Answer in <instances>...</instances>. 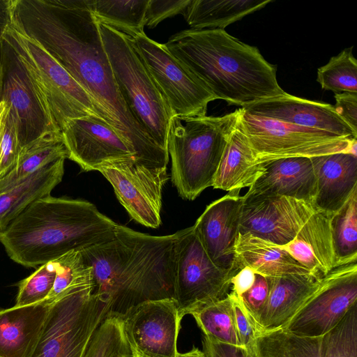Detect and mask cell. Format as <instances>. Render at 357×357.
<instances>
[{
	"label": "cell",
	"instance_id": "e0dca14e",
	"mask_svg": "<svg viewBox=\"0 0 357 357\" xmlns=\"http://www.w3.org/2000/svg\"><path fill=\"white\" fill-rule=\"evenodd\" d=\"M243 196L229 192L206 206L193 229L204 250L218 267L239 271L235 245L239 234Z\"/></svg>",
	"mask_w": 357,
	"mask_h": 357
},
{
	"label": "cell",
	"instance_id": "9c48e42d",
	"mask_svg": "<svg viewBox=\"0 0 357 357\" xmlns=\"http://www.w3.org/2000/svg\"><path fill=\"white\" fill-rule=\"evenodd\" d=\"M239 123L260 163L340 152L357 155V139L254 115L242 108Z\"/></svg>",
	"mask_w": 357,
	"mask_h": 357
},
{
	"label": "cell",
	"instance_id": "ba28073f",
	"mask_svg": "<svg viewBox=\"0 0 357 357\" xmlns=\"http://www.w3.org/2000/svg\"><path fill=\"white\" fill-rule=\"evenodd\" d=\"M93 272L51 303L29 357H84L109 307L93 293Z\"/></svg>",
	"mask_w": 357,
	"mask_h": 357
},
{
	"label": "cell",
	"instance_id": "2e32d148",
	"mask_svg": "<svg viewBox=\"0 0 357 357\" xmlns=\"http://www.w3.org/2000/svg\"><path fill=\"white\" fill-rule=\"evenodd\" d=\"M61 132L68 158L84 171H97L107 163L134 160V152L103 121L74 119L67 122Z\"/></svg>",
	"mask_w": 357,
	"mask_h": 357
},
{
	"label": "cell",
	"instance_id": "277c9868",
	"mask_svg": "<svg viewBox=\"0 0 357 357\" xmlns=\"http://www.w3.org/2000/svg\"><path fill=\"white\" fill-rule=\"evenodd\" d=\"M116 225L88 201L49 195L0 231V242L13 261L36 268L112 238Z\"/></svg>",
	"mask_w": 357,
	"mask_h": 357
},
{
	"label": "cell",
	"instance_id": "f6af8a7d",
	"mask_svg": "<svg viewBox=\"0 0 357 357\" xmlns=\"http://www.w3.org/2000/svg\"><path fill=\"white\" fill-rule=\"evenodd\" d=\"M9 111L8 104L3 100L0 101V144L3 136L6 117Z\"/></svg>",
	"mask_w": 357,
	"mask_h": 357
},
{
	"label": "cell",
	"instance_id": "d6a6232c",
	"mask_svg": "<svg viewBox=\"0 0 357 357\" xmlns=\"http://www.w3.org/2000/svg\"><path fill=\"white\" fill-rule=\"evenodd\" d=\"M191 314L204 337L220 342L241 346L235 324L230 294L218 301L198 308Z\"/></svg>",
	"mask_w": 357,
	"mask_h": 357
},
{
	"label": "cell",
	"instance_id": "8d00e7d4",
	"mask_svg": "<svg viewBox=\"0 0 357 357\" xmlns=\"http://www.w3.org/2000/svg\"><path fill=\"white\" fill-rule=\"evenodd\" d=\"M20 149L17 126L8 111L0 144V178L15 167Z\"/></svg>",
	"mask_w": 357,
	"mask_h": 357
},
{
	"label": "cell",
	"instance_id": "9a60e30c",
	"mask_svg": "<svg viewBox=\"0 0 357 357\" xmlns=\"http://www.w3.org/2000/svg\"><path fill=\"white\" fill-rule=\"evenodd\" d=\"M353 305L340 322L320 336L296 335L282 328L261 331L257 357H357V311Z\"/></svg>",
	"mask_w": 357,
	"mask_h": 357
},
{
	"label": "cell",
	"instance_id": "7a4b0ae2",
	"mask_svg": "<svg viewBox=\"0 0 357 357\" xmlns=\"http://www.w3.org/2000/svg\"><path fill=\"white\" fill-rule=\"evenodd\" d=\"M176 232L151 236L117 224L112 238L80 250L109 315L148 301L174 299Z\"/></svg>",
	"mask_w": 357,
	"mask_h": 357
},
{
	"label": "cell",
	"instance_id": "3957f363",
	"mask_svg": "<svg viewBox=\"0 0 357 357\" xmlns=\"http://www.w3.org/2000/svg\"><path fill=\"white\" fill-rule=\"evenodd\" d=\"M165 45L216 99L229 105L244 107L285 92L277 81L276 66L225 29L183 30Z\"/></svg>",
	"mask_w": 357,
	"mask_h": 357
},
{
	"label": "cell",
	"instance_id": "4dcf8cb0",
	"mask_svg": "<svg viewBox=\"0 0 357 357\" xmlns=\"http://www.w3.org/2000/svg\"><path fill=\"white\" fill-rule=\"evenodd\" d=\"M148 3L149 0H89L98 22L131 38L144 33Z\"/></svg>",
	"mask_w": 357,
	"mask_h": 357
},
{
	"label": "cell",
	"instance_id": "ffe728a7",
	"mask_svg": "<svg viewBox=\"0 0 357 357\" xmlns=\"http://www.w3.org/2000/svg\"><path fill=\"white\" fill-rule=\"evenodd\" d=\"M7 48L9 56L6 59L3 53L5 75L1 100L8 104L9 112L15 121L22 148L43 132L53 129L40 107L21 64Z\"/></svg>",
	"mask_w": 357,
	"mask_h": 357
},
{
	"label": "cell",
	"instance_id": "ee69618b",
	"mask_svg": "<svg viewBox=\"0 0 357 357\" xmlns=\"http://www.w3.org/2000/svg\"><path fill=\"white\" fill-rule=\"evenodd\" d=\"M10 1L0 0V47L3 44L2 35L10 21Z\"/></svg>",
	"mask_w": 357,
	"mask_h": 357
},
{
	"label": "cell",
	"instance_id": "ac0fdd59",
	"mask_svg": "<svg viewBox=\"0 0 357 357\" xmlns=\"http://www.w3.org/2000/svg\"><path fill=\"white\" fill-rule=\"evenodd\" d=\"M97 171L111 183L118 200L132 219L147 227L160 226L165 178L136 172L122 162L105 164Z\"/></svg>",
	"mask_w": 357,
	"mask_h": 357
},
{
	"label": "cell",
	"instance_id": "4fadbf2b",
	"mask_svg": "<svg viewBox=\"0 0 357 357\" xmlns=\"http://www.w3.org/2000/svg\"><path fill=\"white\" fill-rule=\"evenodd\" d=\"M132 357H176L181 317L174 299L148 301L121 317Z\"/></svg>",
	"mask_w": 357,
	"mask_h": 357
},
{
	"label": "cell",
	"instance_id": "5bb4252c",
	"mask_svg": "<svg viewBox=\"0 0 357 357\" xmlns=\"http://www.w3.org/2000/svg\"><path fill=\"white\" fill-rule=\"evenodd\" d=\"M303 200L277 195L243 196L239 234H250L282 246L291 242L316 212Z\"/></svg>",
	"mask_w": 357,
	"mask_h": 357
},
{
	"label": "cell",
	"instance_id": "d6986e66",
	"mask_svg": "<svg viewBox=\"0 0 357 357\" xmlns=\"http://www.w3.org/2000/svg\"><path fill=\"white\" fill-rule=\"evenodd\" d=\"M241 108L254 115L357 139V132L337 114L333 105L301 98L286 92Z\"/></svg>",
	"mask_w": 357,
	"mask_h": 357
},
{
	"label": "cell",
	"instance_id": "83f0119b",
	"mask_svg": "<svg viewBox=\"0 0 357 357\" xmlns=\"http://www.w3.org/2000/svg\"><path fill=\"white\" fill-rule=\"evenodd\" d=\"M64 160L60 159L41 168L0 193V231L34 201L50 195L63 178Z\"/></svg>",
	"mask_w": 357,
	"mask_h": 357
},
{
	"label": "cell",
	"instance_id": "484cf974",
	"mask_svg": "<svg viewBox=\"0 0 357 357\" xmlns=\"http://www.w3.org/2000/svg\"><path fill=\"white\" fill-rule=\"evenodd\" d=\"M264 163L257 160L239 120L223 152L213 188L238 192L252 186L264 172Z\"/></svg>",
	"mask_w": 357,
	"mask_h": 357
},
{
	"label": "cell",
	"instance_id": "7c38bea8",
	"mask_svg": "<svg viewBox=\"0 0 357 357\" xmlns=\"http://www.w3.org/2000/svg\"><path fill=\"white\" fill-rule=\"evenodd\" d=\"M357 301V261L338 266L321 278L317 289L282 328L315 337L335 327Z\"/></svg>",
	"mask_w": 357,
	"mask_h": 357
},
{
	"label": "cell",
	"instance_id": "d4e9b609",
	"mask_svg": "<svg viewBox=\"0 0 357 357\" xmlns=\"http://www.w3.org/2000/svg\"><path fill=\"white\" fill-rule=\"evenodd\" d=\"M51 303L0 309V357H29Z\"/></svg>",
	"mask_w": 357,
	"mask_h": 357
},
{
	"label": "cell",
	"instance_id": "f35d334b",
	"mask_svg": "<svg viewBox=\"0 0 357 357\" xmlns=\"http://www.w3.org/2000/svg\"><path fill=\"white\" fill-rule=\"evenodd\" d=\"M190 0H149L145 26L155 28L165 19L183 14Z\"/></svg>",
	"mask_w": 357,
	"mask_h": 357
},
{
	"label": "cell",
	"instance_id": "4316f807",
	"mask_svg": "<svg viewBox=\"0 0 357 357\" xmlns=\"http://www.w3.org/2000/svg\"><path fill=\"white\" fill-rule=\"evenodd\" d=\"M235 255L240 270L247 266L266 277L311 274L280 246L249 233L238 234Z\"/></svg>",
	"mask_w": 357,
	"mask_h": 357
},
{
	"label": "cell",
	"instance_id": "74e56055",
	"mask_svg": "<svg viewBox=\"0 0 357 357\" xmlns=\"http://www.w3.org/2000/svg\"><path fill=\"white\" fill-rule=\"evenodd\" d=\"M235 324L242 347L255 349V342L261 332L255 319L245 307L240 296L231 291Z\"/></svg>",
	"mask_w": 357,
	"mask_h": 357
},
{
	"label": "cell",
	"instance_id": "7402d4cb",
	"mask_svg": "<svg viewBox=\"0 0 357 357\" xmlns=\"http://www.w3.org/2000/svg\"><path fill=\"white\" fill-rule=\"evenodd\" d=\"M264 168L247 194L282 195L313 205L317 182L311 158H280L264 162Z\"/></svg>",
	"mask_w": 357,
	"mask_h": 357
},
{
	"label": "cell",
	"instance_id": "7bdbcfd3",
	"mask_svg": "<svg viewBox=\"0 0 357 357\" xmlns=\"http://www.w3.org/2000/svg\"><path fill=\"white\" fill-rule=\"evenodd\" d=\"M256 273L249 267H244L238 271L231 278V291L241 296L253 285Z\"/></svg>",
	"mask_w": 357,
	"mask_h": 357
},
{
	"label": "cell",
	"instance_id": "30bf717a",
	"mask_svg": "<svg viewBox=\"0 0 357 357\" xmlns=\"http://www.w3.org/2000/svg\"><path fill=\"white\" fill-rule=\"evenodd\" d=\"M236 271L216 266L204 250L193 227L176 231L174 300L181 317L225 298Z\"/></svg>",
	"mask_w": 357,
	"mask_h": 357
},
{
	"label": "cell",
	"instance_id": "8992f818",
	"mask_svg": "<svg viewBox=\"0 0 357 357\" xmlns=\"http://www.w3.org/2000/svg\"><path fill=\"white\" fill-rule=\"evenodd\" d=\"M241 108L220 116H205L169 123L167 150L172 181L181 197L192 201L213 186L227 142L236 127Z\"/></svg>",
	"mask_w": 357,
	"mask_h": 357
},
{
	"label": "cell",
	"instance_id": "44dd1931",
	"mask_svg": "<svg viewBox=\"0 0 357 357\" xmlns=\"http://www.w3.org/2000/svg\"><path fill=\"white\" fill-rule=\"evenodd\" d=\"M317 182L313 206L332 216L357 188V155L340 152L311 158Z\"/></svg>",
	"mask_w": 357,
	"mask_h": 357
},
{
	"label": "cell",
	"instance_id": "52a82bcc",
	"mask_svg": "<svg viewBox=\"0 0 357 357\" xmlns=\"http://www.w3.org/2000/svg\"><path fill=\"white\" fill-rule=\"evenodd\" d=\"M119 89L133 116L160 148L167 150L172 111L139 55L132 38L98 22Z\"/></svg>",
	"mask_w": 357,
	"mask_h": 357
},
{
	"label": "cell",
	"instance_id": "f546056e",
	"mask_svg": "<svg viewBox=\"0 0 357 357\" xmlns=\"http://www.w3.org/2000/svg\"><path fill=\"white\" fill-rule=\"evenodd\" d=\"M271 0H190L183 15L191 29H224Z\"/></svg>",
	"mask_w": 357,
	"mask_h": 357
},
{
	"label": "cell",
	"instance_id": "7dc6e473",
	"mask_svg": "<svg viewBox=\"0 0 357 357\" xmlns=\"http://www.w3.org/2000/svg\"><path fill=\"white\" fill-rule=\"evenodd\" d=\"M176 357H206L204 352L198 348L194 347L190 351L185 353H179Z\"/></svg>",
	"mask_w": 357,
	"mask_h": 357
},
{
	"label": "cell",
	"instance_id": "5b68a950",
	"mask_svg": "<svg viewBox=\"0 0 357 357\" xmlns=\"http://www.w3.org/2000/svg\"><path fill=\"white\" fill-rule=\"evenodd\" d=\"M2 40L21 64L52 129L61 130L67 122L78 118L104 121L88 93L38 41L24 31L11 10Z\"/></svg>",
	"mask_w": 357,
	"mask_h": 357
},
{
	"label": "cell",
	"instance_id": "8fae6325",
	"mask_svg": "<svg viewBox=\"0 0 357 357\" xmlns=\"http://www.w3.org/2000/svg\"><path fill=\"white\" fill-rule=\"evenodd\" d=\"M139 55L173 116L183 121L206 116L215 96L168 50L143 33L132 38Z\"/></svg>",
	"mask_w": 357,
	"mask_h": 357
},
{
	"label": "cell",
	"instance_id": "d590c367",
	"mask_svg": "<svg viewBox=\"0 0 357 357\" xmlns=\"http://www.w3.org/2000/svg\"><path fill=\"white\" fill-rule=\"evenodd\" d=\"M56 277L51 292L45 301L50 303L64 291L92 272L84 260L80 251H70L54 260Z\"/></svg>",
	"mask_w": 357,
	"mask_h": 357
},
{
	"label": "cell",
	"instance_id": "6da1fadb",
	"mask_svg": "<svg viewBox=\"0 0 357 357\" xmlns=\"http://www.w3.org/2000/svg\"><path fill=\"white\" fill-rule=\"evenodd\" d=\"M11 13L90 97L100 117L135 153L134 164L167 171L168 151L133 116L116 82L89 0H12Z\"/></svg>",
	"mask_w": 357,
	"mask_h": 357
},
{
	"label": "cell",
	"instance_id": "1f68e13d",
	"mask_svg": "<svg viewBox=\"0 0 357 357\" xmlns=\"http://www.w3.org/2000/svg\"><path fill=\"white\" fill-rule=\"evenodd\" d=\"M336 266L357 261V188L331 216Z\"/></svg>",
	"mask_w": 357,
	"mask_h": 357
},
{
	"label": "cell",
	"instance_id": "cb8c5ba5",
	"mask_svg": "<svg viewBox=\"0 0 357 357\" xmlns=\"http://www.w3.org/2000/svg\"><path fill=\"white\" fill-rule=\"evenodd\" d=\"M280 247L317 278L336 267L331 216L325 213L316 211L291 242Z\"/></svg>",
	"mask_w": 357,
	"mask_h": 357
},
{
	"label": "cell",
	"instance_id": "836d02e7",
	"mask_svg": "<svg viewBox=\"0 0 357 357\" xmlns=\"http://www.w3.org/2000/svg\"><path fill=\"white\" fill-rule=\"evenodd\" d=\"M317 81L324 90L357 93V61L352 47L344 49L317 69Z\"/></svg>",
	"mask_w": 357,
	"mask_h": 357
},
{
	"label": "cell",
	"instance_id": "ab89813d",
	"mask_svg": "<svg viewBox=\"0 0 357 357\" xmlns=\"http://www.w3.org/2000/svg\"><path fill=\"white\" fill-rule=\"evenodd\" d=\"M269 291V277L256 273L253 285L240 296L245 307L256 321L267 302Z\"/></svg>",
	"mask_w": 357,
	"mask_h": 357
},
{
	"label": "cell",
	"instance_id": "60d3db41",
	"mask_svg": "<svg viewBox=\"0 0 357 357\" xmlns=\"http://www.w3.org/2000/svg\"><path fill=\"white\" fill-rule=\"evenodd\" d=\"M203 352L206 357H257L255 349L215 341L204 337Z\"/></svg>",
	"mask_w": 357,
	"mask_h": 357
},
{
	"label": "cell",
	"instance_id": "603a6c76",
	"mask_svg": "<svg viewBox=\"0 0 357 357\" xmlns=\"http://www.w3.org/2000/svg\"><path fill=\"white\" fill-rule=\"evenodd\" d=\"M321 279L312 274L269 277L268 298L257 321L260 331L282 328L317 289Z\"/></svg>",
	"mask_w": 357,
	"mask_h": 357
},
{
	"label": "cell",
	"instance_id": "e575fe53",
	"mask_svg": "<svg viewBox=\"0 0 357 357\" xmlns=\"http://www.w3.org/2000/svg\"><path fill=\"white\" fill-rule=\"evenodd\" d=\"M56 277L54 261L40 266L26 278L20 281L15 306H26L43 302L51 292Z\"/></svg>",
	"mask_w": 357,
	"mask_h": 357
},
{
	"label": "cell",
	"instance_id": "b9f144b4",
	"mask_svg": "<svg viewBox=\"0 0 357 357\" xmlns=\"http://www.w3.org/2000/svg\"><path fill=\"white\" fill-rule=\"evenodd\" d=\"M333 105L337 114L356 132H357V93H341L334 96Z\"/></svg>",
	"mask_w": 357,
	"mask_h": 357
},
{
	"label": "cell",
	"instance_id": "bcb514c9",
	"mask_svg": "<svg viewBox=\"0 0 357 357\" xmlns=\"http://www.w3.org/2000/svg\"><path fill=\"white\" fill-rule=\"evenodd\" d=\"M5 75V68H4V63H3V44L0 47V101L1 96L2 92V87Z\"/></svg>",
	"mask_w": 357,
	"mask_h": 357
},
{
	"label": "cell",
	"instance_id": "f1b7e54d",
	"mask_svg": "<svg viewBox=\"0 0 357 357\" xmlns=\"http://www.w3.org/2000/svg\"><path fill=\"white\" fill-rule=\"evenodd\" d=\"M68 156L61 130H46L21 148L15 167L0 178V193L41 168Z\"/></svg>",
	"mask_w": 357,
	"mask_h": 357
}]
</instances>
